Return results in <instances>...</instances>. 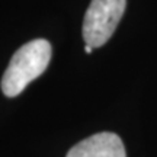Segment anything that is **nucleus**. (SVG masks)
Returning <instances> with one entry per match:
<instances>
[{
  "label": "nucleus",
  "instance_id": "obj_1",
  "mask_svg": "<svg viewBox=\"0 0 157 157\" xmlns=\"http://www.w3.org/2000/svg\"><path fill=\"white\" fill-rule=\"evenodd\" d=\"M51 44L47 39H34L13 54L2 78V90L7 98L22 93L31 82L44 73L51 60Z\"/></svg>",
  "mask_w": 157,
  "mask_h": 157
},
{
  "label": "nucleus",
  "instance_id": "obj_3",
  "mask_svg": "<svg viewBox=\"0 0 157 157\" xmlns=\"http://www.w3.org/2000/svg\"><path fill=\"white\" fill-rule=\"evenodd\" d=\"M66 157H127V153L119 135L98 132L73 146Z\"/></svg>",
  "mask_w": 157,
  "mask_h": 157
},
{
  "label": "nucleus",
  "instance_id": "obj_2",
  "mask_svg": "<svg viewBox=\"0 0 157 157\" xmlns=\"http://www.w3.org/2000/svg\"><path fill=\"white\" fill-rule=\"evenodd\" d=\"M127 0H92L83 19L86 45L98 48L106 44L125 12Z\"/></svg>",
  "mask_w": 157,
  "mask_h": 157
},
{
  "label": "nucleus",
  "instance_id": "obj_4",
  "mask_svg": "<svg viewBox=\"0 0 157 157\" xmlns=\"http://www.w3.org/2000/svg\"><path fill=\"white\" fill-rule=\"evenodd\" d=\"M84 51H86V52H87V54H90V52H92V51H93V48H92V47H90V45H84Z\"/></svg>",
  "mask_w": 157,
  "mask_h": 157
}]
</instances>
